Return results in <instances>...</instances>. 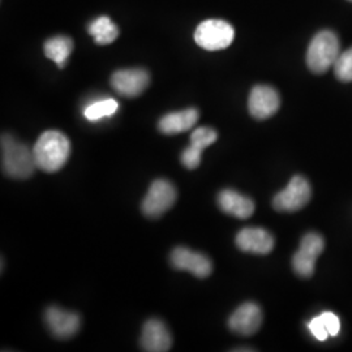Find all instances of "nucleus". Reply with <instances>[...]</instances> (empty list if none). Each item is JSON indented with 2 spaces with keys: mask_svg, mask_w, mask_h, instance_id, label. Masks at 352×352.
Returning a JSON list of instances; mask_svg holds the SVG:
<instances>
[{
  "mask_svg": "<svg viewBox=\"0 0 352 352\" xmlns=\"http://www.w3.org/2000/svg\"><path fill=\"white\" fill-rule=\"evenodd\" d=\"M312 197L309 182L302 175L294 176L289 186L276 195L273 206L278 212L294 213L302 209Z\"/></svg>",
  "mask_w": 352,
  "mask_h": 352,
  "instance_id": "5",
  "label": "nucleus"
},
{
  "mask_svg": "<svg viewBox=\"0 0 352 352\" xmlns=\"http://www.w3.org/2000/svg\"><path fill=\"white\" fill-rule=\"evenodd\" d=\"M308 329L311 330V333L315 336L316 340H325L329 336L327 327H324L320 316H316L315 318L311 320V322L308 324Z\"/></svg>",
  "mask_w": 352,
  "mask_h": 352,
  "instance_id": "23",
  "label": "nucleus"
},
{
  "mask_svg": "<svg viewBox=\"0 0 352 352\" xmlns=\"http://www.w3.org/2000/svg\"><path fill=\"white\" fill-rule=\"evenodd\" d=\"M350 1H352V0H350Z\"/></svg>",
  "mask_w": 352,
  "mask_h": 352,
  "instance_id": "24",
  "label": "nucleus"
},
{
  "mask_svg": "<svg viewBox=\"0 0 352 352\" xmlns=\"http://www.w3.org/2000/svg\"><path fill=\"white\" fill-rule=\"evenodd\" d=\"M33 153L37 168L45 173H56L63 168L69 158L71 142L59 131H46L37 140Z\"/></svg>",
  "mask_w": 352,
  "mask_h": 352,
  "instance_id": "1",
  "label": "nucleus"
},
{
  "mask_svg": "<svg viewBox=\"0 0 352 352\" xmlns=\"http://www.w3.org/2000/svg\"><path fill=\"white\" fill-rule=\"evenodd\" d=\"M118 107H119V104L115 100H111V98L102 100V101L94 102V103L89 104L84 111V115L90 122H97L103 118L113 116V113L118 111Z\"/></svg>",
  "mask_w": 352,
  "mask_h": 352,
  "instance_id": "20",
  "label": "nucleus"
},
{
  "mask_svg": "<svg viewBox=\"0 0 352 352\" xmlns=\"http://www.w3.org/2000/svg\"><path fill=\"white\" fill-rule=\"evenodd\" d=\"M141 347L144 351L166 352L173 347V337L161 320L151 318L145 322L141 336Z\"/></svg>",
  "mask_w": 352,
  "mask_h": 352,
  "instance_id": "14",
  "label": "nucleus"
},
{
  "mask_svg": "<svg viewBox=\"0 0 352 352\" xmlns=\"http://www.w3.org/2000/svg\"><path fill=\"white\" fill-rule=\"evenodd\" d=\"M263 325V311L256 302H244L231 315L228 327L240 336H253Z\"/></svg>",
  "mask_w": 352,
  "mask_h": 352,
  "instance_id": "10",
  "label": "nucleus"
},
{
  "mask_svg": "<svg viewBox=\"0 0 352 352\" xmlns=\"http://www.w3.org/2000/svg\"><path fill=\"white\" fill-rule=\"evenodd\" d=\"M235 37L231 24L223 20H206L197 26L195 41L204 50L218 51L227 49Z\"/></svg>",
  "mask_w": 352,
  "mask_h": 352,
  "instance_id": "4",
  "label": "nucleus"
},
{
  "mask_svg": "<svg viewBox=\"0 0 352 352\" xmlns=\"http://www.w3.org/2000/svg\"><path fill=\"white\" fill-rule=\"evenodd\" d=\"M171 264L177 270L189 272L197 278L209 277L213 272V264L205 254L186 247H177L173 251Z\"/></svg>",
  "mask_w": 352,
  "mask_h": 352,
  "instance_id": "8",
  "label": "nucleus"
},
{
  "mask_svg": "<svg viewBox=\"0 0 352 352\" xmlns=\"http://www.w3.org/2000/svg\"><path fill=\"white\" fill-rule=\"evenodd\" d=\"M320 318H321L324 327H327L330 337H336L340 334V321L338 316L334 315L331 312H324L320 315Z\"/></svg>",
  "mask_w": 352,
  "mask_h": 352,
  "instance_id": "22",
  "label": "nucleus"
},
{
  "mask_svg": "<svg viewBox=\"0 0 352 352\" xmlns=\"http://www.w3.org/2000/svg\"><path fill=\"white\" fill-rule=\"evenodd\" d=\"M280 98L277 90L269 85H256L252 89L248 100V109L254 119L265 120L277 113Z\"/></svg>",
  "mask_w": 352,
  "mask_h": 352,
  "instance_id": "9",
  "label": "nucleus"
},
{
  "mask_svg": "<svg viewBox=\"0 0 352 352\" xmlns=\"http://www.w3.org/2000/svg\"><path fill=\"white\" fill-rule=\"evenodd\" d=\"M340 55V39L331 30L317 33L307 50V65L317 75H322L337 62Z\"/></svg>",
  "mask_w": 352,
  "mask_h": 352,
  "instance_id": "3",
  "label": "nucleus"
},
{
  "mask_svg": "<svg viewBox=\"0 0 352 352\" xmlns=\"http://www.w3.org/2000/svg\"><path fill=\"white\" fill-rule=\"evenodd\" d=\"M45 321L52 336L60 340L74 337L81 325L80 316L75 312L60 309L58 307H50L46 309Z\"/></svg>",
  "mask_w": 352,
  "mask_h": 352,
  "instance_id": "12",
  "label": "nucleus"
},
{
  "mask_svg": "<svg viewBox=\"0 0 352 352\" xmlns=\"http://www.w3.org/2000/svg\"><path fill=\"white\" fill-rule=\"evenodd\" d=\"M235 241L240 251L253 254H267L274 248V238L269 231L260 227L243 228Z\"/></svg>",
  "mask_w": 352,
  "mask_h": 352,
  "instance_id": "15",
  "label": "nucleus"
},
{
  "mask_svg": "<svg viewBox=\"0 0 352 352\" xmlns=\"http://www.w3.org/2000/svg\"><path fill=\"white\" fill-rule=\"evenodd\" d=\"M218 205L223 213L247 219L254 213V202L234 189H225L218 195Z\"/></svg>",
  "mask_w": 352,
  "mask_h": 352,
  "instance_id": "16",
  "label": "nucleus"
},
{
  "mask_svg": "<svg viewBox=\"0 0 352 352\" xmlns=\"http://www.w3.org/2000/svg\"><path fill=\"white\" fill-rule=\"evenodd\" d=\"M325 248L324 238L316 232L307 234L302 239L299 251L294 254L292 267L302 278H311L315 273L316 261Z\"/></svg>",
  "mask_w": 352,
  "mask_h": 352,
  "instance_id": "7",
  "label": "nucleus"
},
{
  "mask_svg": "<svg viewBox=\"0 0 352 352\" xmlns=\"http://www.w3.org/2000/svg\"><path fill=\"white\" fill-rule=\"evenodd\" d=\"M151 81L149 74L145 69L132 68V69H120L111 76L113 88L122 96L133 98L140 96L148 88Z\"/></svg>",
  "mask_w": 352,
  "mask_h": 352,
  "instance_id": "11",
  "label": "nucleus"
},
{
  "mask_svg": "<svg viewBox=\"0 0 352 352\" xmlns=\"http://www.w3.org/2000/svg\"><path fill=\"white\" fill-rule=\"evenodd\" d=\"M1 168L12 179L24 180L33 175L37 168L33 149L17 141L11 135L1 138Z\"/></svg>",
  "mask_w": 352,
  "mask_h": 352,
  "instance_id": "2",
  "label": "nucleus"
},
{
  "mask_svg": "<svg viewBox=\"0 0 352 352\" xmlns=\"http://www.w3.org/2000/svg\"><path fill=\"white\" fill-rule=\"evenodd\" d=\"M74 50V42L65 36L50 38L45 43V55L54 60L59 68H63L71 52Z\"/></svg>",
  "mask_w": 352,
  "mask_h": 352,
  "instance_id": "18",
  "label": "nucleus"
},
{
  "mask_svg": "<svg viewBox=\"0 0 352 352\" xmlns=\"http://www.w3.org/2000/svg\"><path fill=\"white\" fill-rule=\"evenodd\" d=\"M199 120V111L196 109H187L179 113L164 115L160 120L158 128L164 135H177L189 131Z\"/></svg>",
  "mask_w": 352,
  "mask_h": 352,
  "instance_id": "17",
  "label": "nucleus"
},
{
  "mask_svg": "<svg viewBox=\"0 0 352 352\" xmlns=\"http://www.w3.org/2000/svg\"><path fill=\"white\" fill-rule=\"evenodd\" d=\"M334 74L336 77L342 82H351L352 81V47L342 52L340 58L334 64Z\"/></svg>",
  "mask_w": 352,
  "mask_h": 352,
  "instance_id": "21",
  "label": "nucleus"
},
{
  "mask_svg": "<svg viewBox=\"0 0 352 352\" xmlns=\"http://www.w3.org/2000/svg\"><path fill=\"white\" fill-rule=\"evenodd\" d=\"M89 33L97 45H110L119 36V29L109 17L102 16L89 25Z\"/></svg>",
  "mask_w": 352,
  "mask_h": 352,
  "instance_id": "19",
  "label": "nucleus"
},
{
  "mask_svg": "<svg viewBox=\"0 0 352 352\" xmlns=\"http://www.w3.org/2000/svg\"><path fill=\"white\" fill-rule=\"evenodd\" d=\"M176 189L168 180L157 179L151 183L141 209L142 213L149 218H158L168 212L176 201Z\"/></svg>",
  "mask_w": 352,
  "mask_h": 352,
  "instance_id": "6",
  "label": "nucleus"
},
{
  "mask_svg": "<svg viewBox=\"0 0 352 352\" xmlns=\"http://www.w3.org/2000/svg\"><path fill=\"white\" fill-rule=\"evenodd\" d=\"M218 139L217 132L209 126H200L193 131L190 136V145L182 153V164L188 170H195L201 164L204 149L210 146Z\"/></svg>",
  "mask_w": 352,
  "mask_h": 352,
  "instance_id": "13",
  "label": "nucleus"
}]
</instances>
